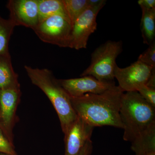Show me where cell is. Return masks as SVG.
Here are the masks:
<instances>
[{
  "mask_svg": "<svg viewBox=\"0 0 155 155\" xmlns=\"http://www.w3.org/2000/svg\"><path fill=\"white\" fill-rule=\"evenodd\" d=\"M38 3L39 22L56 15L68 18L63 0H38Z\"/></svg>",
  "mask_w": 155,
  "mask_h": 155,
  "instance_id": "cell-15",
  "label": "cell"
},
{
  "mask_svg": "<svg viewBox=\"0 0 155 155\" xmlns=\"http://www.w3.org/2000/svg\"><path fill=\"white\" fill-rule=\"evenodd\" d=\"M119 114L125 141L131 142L143 131L155 123V108L147 102L137 91L123 93Z\"/></svg>",
  "mask_w": 155,
  "mask_h": 155,
  "instance_id": "cell-3",
  "label": "cell"
},
{
  "mask_svg": "<svg viewBox=\"0 0 155 155\" xmlns=\"http://www.w3.org/2000/svg\"><path fill=\"white\" fill-rule=\"evenodd\" d=\"M63 2L72 26L76 19L89 7L88 0H63Z\"/></svg>",
  "mask_w": 155,
  "mask_h": 155,
  "instance_id": "cell-17",
  "label": "cell"
},
{
  "mask_svg": "<svg viewBox=\"0 0 155 155\" xmlns=\"http://www.w3.org/2000/svg\"><path fill=\"white\" fill-rule=\"evenodd\" d=\"M138 3L140 7L142 6L147 9L155 8V0H139Z\"/></svg>",
  "mask_w": 155,
  "mask_h": 155,
  "instance_id": "cell-22",
  "label": "cell"
},
{
  "mask_svg": "<svg viewBox=\"0 0 155 155\" xmlns=\"http://www.w3.org/2000/svg\"><path fill=\"white\" fill-rule=\"evenodd\" d=\"M94 127L78 116L77 119L64 134L65 155H78L86 144L91 140Z\"/></svg>",
  "mask_w": 155,
  "mask_h": 155,
  "instance_id": "cell-11",
  "label": "cell"
},
{
  "mask_svg": "<svg viewBox=\"0 0 155 155\" xmlns=\"http://www.w3.org/2000/svg\"><path fill=\"white\" fill-rule=\"evenodd\" d=\"M72 27L68 18L56 15L40 22L33 30L44 42L69 48Z\"/></svg>",
  "mask_w": 155,
  "mask_h": 155,
  "instance_id": "cell-5",
  "label": "cell"
},
{
  "mask_svg": "<svg viewBox=\"0 0 155 155\" xmlns=\"http://www.w3.org/2000/svg\"><path fill=\"white\" fill-rule=\"evenodd\" d=\"M7 8L10 19L15 26L33 30L39 23L38 0H9Z\"/></svg>",
  "mask_w": 155,
  "mask_h": 155,
  "instance_id": "cell-9",
  "label": "cell"
},
{
  "mask_svg": "<svg viewBox=\"0 0 155 155\" xmlns=\"http://www.w3.org/2000/svg\"><path fill=\"white\" fill-rule=\"evenodd\" d=\"M137 91L147 102L155 108V88L145 85L139 89Z\"/></svg>",
  "mask_w": 155,
  "mask_h": 155,
  "instance_id": "cell-19",
  "label": "cell"
},
{
  "mask_svg": "<svg viewBox=\"0 0 155 155\" xmlns=\"http://www.w3.org/2000/svg\"><path fill=\"white\" fill-rule=\"evenodd\" d=\"M92 150V142L91 140H90L87 142L86 144L78 155H91V154Z\"/></svg>",
  "mask_w": 155,
  "mask_h": 155,
  "instance_id": "cell-21",
  "label": "cell"
},
{
  "mask_svg": "<svg viewBox=\"0 0 155 155\" xmlns=\"http://www.w3.org/2000/svg\"><path fill=\"white\" fill-rule=\"evenodd\" d=\"M15 27L11 19L0 16V56L9 53V41Z\"/></svg>",
  "mask_w": 155,
  "mask_h": 155,
  "instance_id": "cell-16",
  "label": "cell"
},
{
  "mask_svg": "<svg viewBox=\"0 0 155 155\" xmlns=\"http://www.w3.org/2000/svg\"><path fill=\"white\" fill-rule=\"evenodd\" d=\"M104 7L90 6L72 25L69 48H86L89 38L96 30L97 15Z\"/></svg>",
  "mask_w": 155,
  "mask_h": 155,
  "instance_id": "cell-8",
  "label": "cell"
},
{
  "mask_svg": "<svg viewBox=\"0 0 155 155\" xmlns=\"http://www.w3.org/2000/svg\"><path fill=\"white\" fill-rule=\"evenodd\" d=\"M142 155H155V152H153L147 153L144 154Z\"/></svg>",
  "mask_w": 155,
  "mask_h": 155,
  "instance_id": "cell-24",
  "label": "cell"
},
{
  "mask_svg": "<svg viewBox=\"0 0 155 155\" xmlns=\"http://www.w3.org/2000/svg\"><path fill=\"white\" fill-rule=\"evenodd\" d=\"M0 153L9 155H17L14 144H12L0 129Z\"/></svg>",
  "mask_w": 155,
  "mask_h": 155,
  "instance_id": "cell-20",
  "label": "cell"
},
{
  "mask_svg": "<svg viewBox=\"0 0 155 155\" xmlns=\"http://www.w3.org/2000/svg\"><path fill=\"white\" fill-rule=\"evenodd\" d=\"M19 84L18 75L13 68L10 53L0 56V89Z\"/></svg>",
  "mask_w": 155,
  "mask_h": 155,
  "instance_id": "cell-13",
  "label": "cell"
},
{
  "mask_svg": "<svg viewBox=\"0 0 155 155\" xmlns=\"http://www.w3.org/2000/svg\"><path fill=\"white\" fill-rule=\"evenodd\" d=\"M140 8L142 12L140 26L143 42L150 45L155 42V8L147 9L142 6Z\"/></svg>",
  "mask_w": 155,
  "mask_h": 155,
  "instance_id": "cell-14",
  "label": "cell"
},
{
  "mask_svg": "<svg viewBox=\"0 0 155 155\" xmlns=\"http://www.w3.org/2000/svg\"><path fill=\"white\" fill-rule=\"evenodd\" d=\"M146 85L150 87L155 88V68L153 69L150 76Z\"/></svg>",
  "mask_w": 155,
  "mask_h": 155,
  "instance_id": "cell-23",
  "label": "cell"
},
{
  "mask_svg": "<svg viewBox=\"0 0 155 155\" xmlns=\"http://www.w3.org/2000/svg\"><path fill=\"white\" fill-rule=\"evenodd\" d=\"M21 94L20 84L0 89V129L13 144V129L17 120L16 112Z\"/></svg>",
  "mask_w": 155,
  "mask_h": 155,
  "instance_id": "cell-6",
  "label": "cell"
},
{
  "mask_svg": "<svg viewBox=\"0 0 155 155\" xmlns=\"http://www.w3.org/2000/svg\"><path fill=\"white\" fill-rule=\"evenodd\" d=\"M123 93L115 85L102 94H87L78 97H70V100L77 116L93 127L123 128L119 110Z\"/></svg>",
  "mask_w": 155,
  "mask_h": 155,
  "instance_id": "cell-1",
  "label": "cell"
},
{
  "mask_svg": "<svg viewBox=\"0 0 155 155\" xmlns=\"http://www.w3.org/2000/svg\"><path fill=\"white\" fill-rule=\"evenodd\" d=\"M0 155H9L7 154L3 153H0Z\"/></svg>",
  "mask_w": 155,
  "mask_h": 155,
  "instance_id": "cell-25",
  "label": "cell"
},
{
  "mask_svg": "<svg viewBox=\"0 0 155 155\" xmlns=\"http://www.w3.org/2000/svg\"><path fill=\"white\" fill-rule=\"evenodd\" d=\"M131 143V149L136 155L155 152V123L143 131Z\"/></svg>",
  "mask_w": 155,
  "mask_h": 155,
  "instance_id": "cell-12",
  "label": "cell"
},
{
  "mask_svg": "<svg viewBox=\"0 0 155 155\" xmlns=\"http://www.w3.org/2000/svg\"><path fill=\"white\" fill-rule=\"evenodd\" d=\"M24 68L31 83L40 89L51 103L58 114L62 131L65 133L78 118L72 107L70 97L51 70L27 65Z\"/></svg>",
  "mask_w": 155,
  "mask_h": 155,
  "instance_id": "cell-2",
  "label": "cell"
},
{
  "mask_svg": "<svg viewBox=\"0 0 155 155\" xmlns=\"http://www.w3.org/2000/svg\"><path fill=\"white\" fill-rule=\"evenodd\" d=\"M153 68L137 61L125 68L116 66L114 77L124 92L137 91L146 84Z\"/></svg>",
  "mask_w": 155,
  "mask_h": 155,
  "instance_id": "cell-7",
  "label": "cell"
},
{
  "mask_svg": "<svg viewBox=\"0 0 155 155\" xmlns=\"http://www.w3.org/2000/svg\"><path fill=\"white\" fill-rule=\"evenodd\" d=\"M149 46L146 51L139 56L137 61L155 68V42Z\"/></svg>",
  "mask_w": 155,
  "mask_h": 155,
  "instance_id": "cell-18",
  "label": "cell"
},
{
  "mask_svg": "<svg viewBox=\"0 0 155 155\" xmlns=\"http://www.w3.org/2000/svg\"><path fill=\"white\" fill-rule=\"evenodd\" d=\"M61 86L70 97H78L87 94H100L115 86V82L100 81L91 76L58 79Z\"/></svg>",
  "mask_w": 155,
  "mask_h": 155,
  "instance_id": "cell-10",
  "label": "cell"
},
{
  "mask_svg": "<svg viewBox=\"0 0 155 155\" xmlns=\"http://www.w3.org/2000/svg\"><path fill=\"white\" fill-rule=\"evenodd\" d=\"M122 50L121 41H108L101 45L92 53L91 64L81 76H91L100 81L115 82L116 58Z\"/></svg>",
  "mask_w": 155,
  "mask_h": 155,
  "instance_id": "cell-4",
  "label": "cell"
}]
</instances>
